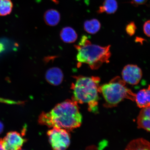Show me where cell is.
I'll use <instances>...</instances> for the list:
<instances>
[{"instance_id":"cell-1","label":"cell","mask_w":150,"mask_h":150,"mask_svg":"<svg viewBox=\"0 0 150 150\" xmlns=\"http://www.w3.org/2000/svg\"><path fill=\"white\" fill-rule=\"evenodd\" d=\"M82 119L78 103L68 99L56 105L49 112H42L38 122L50 128L57 127L70 132L81 126Z\"/></svg>"},{"instance_id":"cell-2","label":"cell","mask_w":150,"mask_h":150,"mask_svg":"<svg viewBox=\"0 0 150 150\" xmlns=\"http://www.w3.org/2000/svg\"><path fill=\"white\" fill-rule=\"evenodd\" d=\"M74 78L75 82L71 86L73 94L72 99L78 104H87L89 111L97 113L100 78L81 76H75Z\"/></svg>"},{"instance_id":"cell-3","label":"cell","mask_w":150,"mask_h":150,"mask_svg":"<svg viewBox=\"0 0 150 150\" xmlns=\"http://www.w3.org/2000/svg\"><path fill=\"white\" fill-rule=\"evenodd\" d=\"M76 60L80 66L87 64L92 70H97L104 63H108L111 56L110 45L102 46L92 44L87 36H82L78 45Z\"/></svg>"},{"instance_id":"cell-4","label":"cell","mask_w":150,"mask_h":150,"mask_svg":"<svg viewBox=\"0 0 150 150\" xmlns=\"http://www.w3.org/2000/svg\"><path fill=\"white\" fill-rule=\"evenodd\" d=\"M99 91L105 99L104 106L106 108L115 107L125 99L135 100L136 94L126 87V83L119 77L99 86Z\"/></svg>"},{"instance_id":"cell-5","label":"cell","mask_w":150,"mask_h":150,"mask_svg":"<svg viewBox=\"0 0 150 150\" xmlns=\"http://www.w3.org/2000/svg\"><path fill=\"white\" fill-rule=\"evenodd\" d=\"M47 134L52 150H65L70 145V134L65 129L52 127Z\"/></svg>"},{"instance_id":"cell-6","label":"cell","mask_w":150,"mask_h":150,"mask_svg":"<svg viewBox=\"0 0 150 150\" xmlns=\"http://www.w3.org/2000/svg\"><path fill=\"white\" fill-rule=\"evenodd\" d=\"M25 142V139L16 131L9 132L5 137L0 139V143L5 150H19Z\"/></svg>"},{"instance_id":"cell-7","label":"cell","mask_w":150,"mask_h":150,"mask_svg":"<svg viewBox=\"0 0 150 150\" xmlns=\"http://www.w3.org/2000/svg\"><path fill=\"white\" fill-rule=\"evenodd\" d=\"M124 81L131 85H136L141 80L142 71L137 65L128 64L124 67L122 72Z\"/></svg>"},{"instance_id":"cell-8","label":"cell","mask_w":150,"mask_h":150,"mask_svg":"<svg viewBox=\"0 0 150 150\" xmlns=\"http://www.w3.org/2000/svg\"><path fill=\"white\" fill-rule=\"evenodd\" d=\"M45 79L49 83L54 86H58L63 82L64 74L59 67H52L46 71Z\"/></svg>"},{"instance_id":"cell-9","label":"cell","mask_w":150,"mask_h":150,"mask_svg":"<svg viewBox=\"0 0 150 150\" xmlns=\"http://www.w3.org/2000/svg\"><path fill=\"white\" fill-rule=\"evenodd\" d=\"M139 128L150 132V106L142 108L137 118Z\"/></svg>"},{"instance_id":"cell-10","label":"cell","mask_w":150,"mask_h":150,"mask_svg":"<svg viewBox=\"0 0 150 150\" xmlns=\"http://www.w3.org/2000/svg\"><path fill=\"white\" fill-rule=\"evenodd\" d=\"M135 101L137 105L140 108L150 106V85L147 88L140 90L136 94Z\"/></svg>"},{"instance_id":"cell-11","label":"cell","mask_w":150,"mask_h":150,"mask_svg":"<svg viewBox=\"0 0 150 150\" xmlns=\"http://www.w3.org/2000/svg\"><path fill=\"white\" fill-rule=\"evenodd\" d=\"M60 37L63 42L67 44L74 42L78 38V35L73 28L69 27L64 28L60 33Z\"/></svg>"},{"instance_id":"cell-12","label":"cell","mask_w":150,"mask_h":150,"mask_svg":"<svg viewBox=\"0 0 150 150\" xmlns=\"http://www.w3.org/2000/svg\"><path fill=\"white\" fill-rule=\"evenodd\" d=\"M125 150H150V142L144 139H136L131 141Z\"/></svg>"},{"instance_id":"cell-13","label":"cell","mask_w":150,"mask_h":150,"mask_svg":"<svg viewBox=\"0 0 150 150\" xmlns=\"http://www.w3.org/2000/svg\"><path fill=\"white\" fill-rule=\"evenodd\" d=\"M44 18L45 21L47 25L52 27L59 24L61 16L59 13L57 11L50 9L45 13Z\"/></svg>"},{"instance_id":"cell-14","label":"cell","mask_w":150,"mask_h":150,"mask_svg":"<svg viewBox=\"0 0 150 150\" xmlns=\"http://www.w3.org/2000/svg\"><path fill=\"white\" fill-rule=\"evenodd\" d=\"M100 28V22L96 19L86 21L84 23V30L91 34H95L98 33Z\"/></svg>"},{"instance_id":"cell-15","label":"cell","mask_w":150,"mask_h":150,"mask_svg":"<svg viewBox=\"0 0 150 150\" xmlns=\"http://www.w3.org/2000/svg\"><path fill=\"white\" fill-rule=\"evenodd\" d=\"M118 8L117 2L116 0H105L102 6L100 7L99 13L105 12L108 14H113Z\"/></svg>"},{"instance_id":"cell-16","label":"cell","mask_w":150,"mask_h":150,"mask_svg":"<svg viewBox=\"0 0 150 150\" xmlns=\"http://www.w3.org/2000/svg\"><path fill=\"white\" fill-rule=\"evenodd\" d=\"M13 8L11 0H0V16H6L11 13Z\"/></svg>"},{"instance_id":"cell-17","label":"cell","mask_w":150,"mask_h":150,"mask_svg":"<svg viewBox=\"0 0 150 150\" xmlns=\"http://www.w3.org/2000/svg\"><path fill=\"white\" fill-rule=\"evenodd\" d=\"M137 29V27L135 24L134 22H131L127 25L125 30L126 33L130 36L134 35Z\"/></svg>"},{"instance_id":"cell-18","label":"cell","mask_w":150,"mask_h":150,"mask_svg":"<svg viewBox=\"0 0 150 150\" xmlns=\"http://www.w3.org/2000/svg\"><path fill=\"white\" fill-rule=\"evenodd\" d=\"M144 33L148 37H150V20L147 21L143 26Z\"/></svg>"},{"instance_id":"cell-19","label":"cell","mask_w":150,"mask_h":150,"mask_svg":"<svg viewBox=\"0 0 150 150\" xmlns=\"http://www.w3.org/2000/svg\"><path fill=\"white\" fill-rule=\"evenodd\" d=\"M0 103L8 104H18V101L1 98H0Z\"/></svg>"},{"instance_id":"cell-20","label":"cell","mask_w":150,"mask_h":150,"mask_svg":"<svg viewBox=\"0 0 150 150\" xmlns=\"http://www.w3.org/2000/svg\"><path fill=\"white\" fill-rule=\"evenodd\" d=\"M148 0H131V2L133 4L138 5L145 4Z\"/></svg>"},{"instance_id":"cell-21","label":"cell","mask_w":150,"mask_h":150,"mask_svg":"<svg viewBox=\"0 0 150 150\" xmlns=\"http://www.w3.org/2000/svg\"><path fill=\"white\" fill-rule=\"evenodd\" d=\"M86 150H101L100 149H99L97 146L95 145H91L88 146L86 148Z\"/></svg>"},{"instance_id":"cell-22","label":"cell","mask_w":150,"mask_h":150,"mask_svg":"<svg viewBox=\"0 0 150 150\" xmlns=\"http://www.w3.org/2000/svg\"><path fill=\"white\" fill-rule=\"evenodd\" d=\"M4 129V125L3 124L0 122V134L3 132Z\"/></svg>"},{"instance_id":"cell-23","label":"cell","mask_w":150,"mask_h":150,"mask_svg":"<svg viewBox=\"0 0 150 150\" xmlns=\"http://www.w3.org/2000/svg\"><path fill=\"white\" fill-rule=\"evenodd\" d=\"M3 49V45L0 44V52H1L2 50Z\"/></svg>"},{"instance_id":"cell-24","label":"cell","mask_w":150,"mask_h":150,"mask_svg":"<svg viewBox=\"0 0 150 150\" xmlns=\"http://www.w3.org/2000/svg\"><path fill=\"white\" fill-rule=\"evenodd\" d=\"M0 150H5L2 146L1 144L0 143Z\"/></svg>"},{"instance_id":"cell-25","label":"cell","mask_w":150,"mask_h":150,"mask_svg":"<svg viewBox=\"0 0 150 150\" xmlns=\"http://www.w3.org/2000/svg\"><path fill=\"white\" fill-rule=\"evenodd\" d=\"M19 150H21V149H20Z\"/></svg>"}]
</instances>
